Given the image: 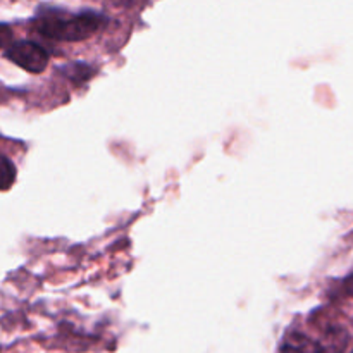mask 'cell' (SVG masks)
Segmentation results:
<instances>
[{
  "label": "cell",
  "instance_id": "7a4b0ae2",
  "mask_svg": "<svg viewBox=\"0 0 353 353\" xmlns=\"http://www.w3.org/2000/svg\"><path fill=\"white\" fill-rule=\"evenodd\" d=\"M6 57L28 72H41L48 64V54L34 41H16L6 52Z\"/></svg>",
  "mask_w": 353,
  "mask_h": 353
},
{
  "label": "cell",
  "instance_id": "52a82bcc",
  "mask_svg": "<svg viewBox=\"0 0 353 353\" xmlns=\"http://www.w3.org/2000/svg\"><path fill=\"white\" fill-rule=\"evenodd\" d=\"M112 3H116V6H128V3L131 2V0H110Z\"/></svg>",
  "mask_w": 353,
  "mask_h": 353
},
{
  "label": "cell",
  "instance_id": "ba28073f",
  "mask_svg": "<svg viewBox=\"0 0 353 353\" xmlns=\"http://www.w3.org/2000/svg\"><path fill=\"white\" fill-rule=\"evenodd\" d=\"M352 353H353V350H352Z\"/></svg>",
  "mask_w": 353,
  "mask_h": 353
},
{
  "label": "cell",
  "instance_id": "277c9868",
  "mask_svg": "<svg viewBox=\"0 0 353 353\" xmlns=\"http://www.w3.org/2000/svg\"><path fill=\"white\" fill-rule=\"evenodd\" d=\"M16 181V165L7 157L0 155V190L6 192Z\"/></svg>",
  "mask_w": 353,
  "mask_h": 353
},
{
  "label": "cell",
  "instance_id": "8992f818",
  "mask_svg": "<svg viewBox=\"0 0 353 353\" xmlns=\"http://www.w3.org/2000/svg\"><path fill=\"white\" fill-rule=\"evenodd\" d=\"M345 290H347V293H350V295H353V276H352V278H348L347 285H345Z\"/></svg>",
  "mask_w": 353,
  "mask_h": 353
},
{
  "label": "cell",
  "instance_id": "6da1fadb",
  "mask_svg": "<svg viewBox=\"0 0 353 353\" xmlns=\"http://www.w3.org/2000/svg\"><path fill=\"white\" fill-rule=\"evenodd\" d=\"M102 16L93 12L76 14V16H61V14H45L38 17L34 26L45 38L57 41H79L86 40L100 30Z\"/></svg>",
  "mask_w": 353,
  "mask_h": 353
},
{
  "label": "cell",
  "instance_id": "3957f363",
  "mask_svg": "<svg viewBox=\"0 0 353 353\" xmlns=\"http://www.w3.org/2000/svg\"><path fill=\"white\" fill-rule=\"evenodd\" d=\"M279 353H324V348L323 345L317 343L316 340L309 338L307 334L293 331V333L286 334Z\"/></svg>",
  "mask_w": 353,
  "mask_h": 353
},
{
  "label": "cell",
  "instance_id": "5b68a950",
  "mask_svg": "<svg viewBox=\"0 0 353 353\" xmlns=\"http://www.w3.org/2000/svg\"><path fill=\"white\" fill-rule=\"evenodd\" d=\"M10 40H12V30H10L7 24L0 23V48H3L6 45H9Z\"/></svg>",
  "mask_w": 353,
  "mask_h": 353
}]
</instances>
